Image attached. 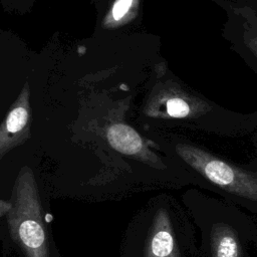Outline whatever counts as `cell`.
Masks as SVG:
<instances>
[{
  "label": "cell",
  "mask_w": 257,
  "mask_h": 257,
  "mask_svg": "<svg viewBox=\"0 0 257 257\" xmlns=\"http://www.w3.org/2000/svg\"><path fill=\"white\" fill-rule=\"evenodd\" d=\"M107 141L116 152L128 156H139L141 160L156 169H165V165L154 153L146 148L143 139L133 127L123 124H112L106 134Z\"/></svg>",
  "instance_id": "6"
},
{
  "label": "cell",
  "mask_w": 257,
  "mask_h": 257,
  "mask_svg": "<svg viewBox=\"0 0 257 257\" xmlns=\"http://www.w3.org/2000/svg\"><path fill=\"white\" fill-rule=\"evenodd\" d=\"M29 114L27 108L24 105L15 106L7 115L5 121V127L8 134L15 135L21 132L27 124Z\"/></svg>",
  "instance_id": "7"
},
{
  "label": "cell",
  "mask_w": 257,
  "mask_h": 257,
  "mask_svg": "<svg viewBox=\"0 0 257 257\" xmlns=\"http://www.w3.org/2000/svg\"><path fill=\"white\" fill-rule=\"evenodd\" d=\"M134 4V0H116L111 9L112 18L119 21L130 11Z\"/></svg>",
  "instance_id": "8"
},
{
  "label": "cell",
  "mask_w": 257,
  "mask_h": 257,
  "mask_svg": "<svg viewBox=\"0 0 257 257\" xmlns=\"http://www.w3.org/2000/svg\"><path fill=\"white\" fill-rule=\"evenodd\" d=\"M247 46L249 48V50L251 51V53L255 56V58L257 59V34L251 35L247 38Z\"/></svg>",
  "instance_id": "9"
},
{
  "label": "cell",
  "mask_w": 257,
  "mask_h": 257,
  "mask_svg": "<svg viewBox=\"0 0 257 257\" xmlns=\"http://www.w3.org/2000/svg\"><path fill=\"white\" fill-rule=\"evenodd\" d=\"M49 209L48 189L31 168L0 185V257H60Z\"/></svg>",
  "instance_id": "1"
},
{
  "label": "cell",
  "mask_w": 257,
  "mask_h": 257,
  "mask_svg": "<svg viewBox=\"0 0 257 257\" xmlns=\"http://www.w3.org/2000/svg\"><path fill=\"white\" fill-rule=\"evenodd\" d=\"M209 217L195 213V220L202 229L200 257H244L245 245L253 223L237 208L209 198Z\"/></svg>",
  "instance_id": "4"
},
{
  "label": "cell",
  "mask_w": 257,
  "mask_h": 257,
  "mask_svg": "<svg viewBox=\"0 0 257 257\" xmlns=\"http://www.w3.org/2000/svg\"><path fill=\"white\" fill-rule=\"evenodd\" d=\"M191 226L167 196L157 197L130 223L121 257H188L185 249L194 247Z\"/></svg>",
  "instance_id": "2"
},
{
  "label": "cell",
  "mask_w": 257,
  "mask_h": 257,
  "mask_svg": "<svg viewBox=\"0 0 257 257\" xmlns=\"http://www.w3.org/2000/svg\"><path fill=\"white\" fill-rule=\"evenodd\" d=\"M211 109V104L202 97L176 82H167L153 95L148 113L167 118H195Z\"/></svg>",
  "instance_id": "5"
},
{
  "label": "cell",
  "mask_w": 257,
  "mask_h": 257,
  "mask_svg": "<svg viewBox=\"0 0 257 257\" xmlns=\"http://www.w3.org/2000/svg\"><path fill=\"white\" fill-rule=\"evenodd\" d=\"M179 158L228 200L257 211V174L240 169L195 145L180 143Z\"/></svg>",
  "instance_id": "3"
}]
</instances>
